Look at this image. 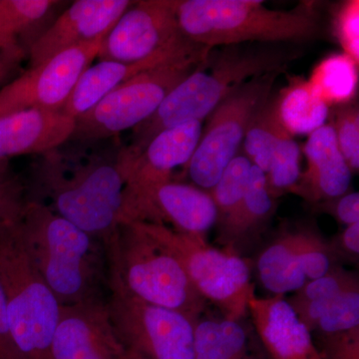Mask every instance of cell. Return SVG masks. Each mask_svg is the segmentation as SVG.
<instances>
[{
	"mask_svg": "<svg viewBox=\"0 0 359 359\" xmlns=\"http://www.w3.org/2000/svg\"><path fill=\"white\" fill-rule=\"evenodd\" d=\"M18 228L30 261L60 306L107 299L109 266L103 242L33 199Z\"/></svg>",
	"mask_w": 359,
	"mask_h": 359,
	"instance_id": "1",
	"label": "cell"
},
{
	"mask_svg": "<svg viewBox=\"0 0 359 359\" xmlns=\"http://www.w3.org/2000/svg\"><path fill=\"white\" fill-rule=\"evenodd\" d=\"M214 50V49H212ZM299 50L283 44L250 43L223 46L165 98L157 111L134 128L127 148L137 155L163 130L209 117L231 92L252 78L283 71L299 57Z\"/></svg>",
	"mask_w": 359,
	"mask_h": 359,
	"instance_id": "2",
	"label": "cell"
},
{
	"mask_svg": "<svg viewBox=\"0 0 359 359\" xmlns=\"http://www.w3.org/2000/svg\"><path fill=\"white\" fill-rule=\"evenodd\" d=\"M35 171L36 188L49 208L107 244L120 224L126 173L121 156L45 153Z\"/></svg>",
	"mask_w": 359,
	"mask_h": 359,
	"instance_id": "3",
	"label": "cell"
},
{
	"mask_svg": "<svg viewBox=\"0 0 359 359\" xmlns=\"http://www.w3.org/2000/svg\"><path fill=\"white\" fill-rule=\"evenodd\" d=\"M259 0H176L180 29L187 39L215 49L245 43L302 42L318 36L320 16L306 2L276 11Z\"/></svg>",
	"mask_w": 359,
	"mask_h": 359,
	"instance_id": "4",
	"label": "cell"
},
{
	"mask_svg": "<svg viewBox=\"0 0 359 359\" xmlns=\"http://www.w3.org/2000/svg\"><path fill=\"white\" fill-rule=\"evenodd\" d=\"M105 245L109 273L127 292L149 304L183 313L197 323L205 299L182 264L138 224H120Z\"/></svg>",
	"mask_w": 359,
	"mask_h": 359,
	"instance_id": "5",
	"label": "cell"
},
{
	"mask_svg": "<svg viewBox=\"0 0 359 359\" xmlns=\"http://www.w3.org/2000/svg\"><path fill=\"white\" fill-rule=\"evenodd\" d=\"M0 285L23 359H53L52 339L60 304L30 261L18 224L0 226Z\"/></svg>",
	"mask_w": 359,
	"mask_h": 359,
	"instance_id": "6",
	"label": "cell"
},
{
	"mask_svg": "<svg viewBox=\"0 0 359 359\" xmlns=\"http://www.w3.org/2000/svg\"><path fill=\"white\" fill-rule=\"evenodd\" d=\"M135 223L182 264L201 297L218 306L226 320L238 321L247 313L255 292L245 259L211 247L205 238L181 233L166 224Z\"/></svg>",
	"mask_w": 359,
	"mask_h": 359,
	"instance_id": "7",
	"label": "cell"
},
{
	"mask_svg": "<svg viewBox=\"0 0 359 359\" xmlns=\"http://www.w3.org/2000/svg\"><path fill=\"white\" fill-rule=\"evenodd\" d=\"M209 58L167 63L131 78L75 119L71 138L98 141L136 128L154 114L175 87Z\"/></svg>",
	"mask_w": 359,
	"mask_h": 359,
	"instance_id": "8",
	"label": "cell"
},
{
	"mask_svg": "<svg viewBox=\"0 0 359 359\" xmlns=\"http://www.w3.org/2000/svg\"><path fill=\"white\" fill-rule=\"evenodd\" d=\"M283 71L252 78L224 98L209 115L186 170L203 190L214 188L224 170L240 152L250 123L273 94Z\"/></svg>",
	"mask_w": 359,
	"mask_h": 359,
	"instance_id": "9",
	"label": "cell"
},
{
	"mask_svg": "<svg viewBox=\"0 0 359 359\" xmlns=\"http://www.w3.org/2000/svg\"><path fill=\"white\" fill-rule=\"evenodd\" d=\"M107 304L127 351L148 359H194L196 323L183 313L134 297L110 273Z\"/></svg>",
	"mask_w": 359,
	"mask_h": 359,
	"instance_id": "10",
	"label": "cell"
},
{
	"mask_svg": "<svg viewBox=\"0 0 359 359\" xmlns=\"http://www.w3.org/2000/svg\"><path fill=\"white\" fill-rule=\"evenodd\" d=\"M212 51L181 32L176 0H141L133 1L105 35L98 58L136 63L166 54L209 57Z\"/></svg>",
	"mask_w": 359,
	"mask_h": 359,
	"instance_id": "11",
	"label": "cell"
},
{
	"mask_svg": "<svg viewBox=\"0 0 359 359\" xmlns=\"http://www.w3.org/2000/svg\"><path fill=\"white\" fill-rule=\"evenodd\" d=\"M104 37L60 52L0 90V118L20 111H61L78 79L98 57Z\"/></svg>",
	"mask_w": 359,
	"mask_h": 359,
	"instance_id": "12",
	"label": "cell"
},
{
	"mask_svg": "<svg viewBox=\"0 0 359 359\" xmlns=\"http://www.w3.org/2000/svg\"><path fill=\"white\" fill-rule=\"evenodd\" d=\"M130 222L171 224L174 230L204 238L218 222V210L209 191L169 181L124 198L121 224Z\"/></svg>",
	"mask_w": 359,
	"mask_h": 359,
	"instance_id": "13",
	"label": "cell"
},
{
	"mask_svg": "<svg viewBox=\"0 0 359 359\" xmlns=\"http://www.w3.org/2000/svg\"><path fill=\"white\" fill-rule=\"evenodd\" d=\"M51 351L53 359H124L107 299L60 306Z\"/></svg>",
	"mask_w": 359,
	"mask_h": 359,
	"instance_id": "14",
	"label": "cell"
},
{
	"mask_svg": "<svg viewBox=\"0 0 359 359\" xmlns=\"http://www.w3.org/2000/svg\"><path fill=\"white\" fill-rule=\"evenodd\" d=\"M203 122L189 121L163 130L139 154L123 149L121 155L126 173L124 198L172 181L176 168L187 166L197 148Z\"/></svg>",
	"mask_w": 359,
	"mask_h": 359,
	"instance_id": "15",
	"label": "cell"
},
{
	"mask_svg": "<svg viewBox=\"0 0 359 359\" xmlns=\"http://www.w3.org/2000/svg\"><path fill=\"white\" fill-rule=\"evenodd\" d=\"M132 4L129 0H77L30 45V67L105 36Z\"/></svg>",
	"mask_w": 359,
	"mask_h": 359,
	"instance_id": "16",
	"label": "cell"
},
{
	"mask_svg": "<svg viewBox=\"0 0 359 359\" xmlns=\"http://www.w3.org/2000/svg\"><path fill=\"white\" fill-rule=\"evenodd\" d=\"M248 311L271 359H323L311 330L283 295L262 299L254 294Z\"/></svg>",
	"mask_w": 359,
	"mask_h": 359,
	"instance_id": "17",
	"label": "cell"
},
{
	"mask_svg": "<svg viewBox=\"0 0 359 359\" xmlns=\"http://www.w3.org/2000/svg\"><path fill=\"white\" fill-rule=\"evenodd\" d=\"M75 119L61 111L28 109L0 118V159L45 154L72 137Z\"/></svg>",
	"mask_w": 359,
	"mask_h": 359,
	"instance_id": "18",
	"label": "cell"
},
{
	"mask_svg": "<svg viewBox=\"0 0 359 359\" xmlns=\"http://www.w3.org/2000/svg\"><path fill=\"white\" fill-rule=\"evenodd\" d=\"M304 153L308 169L302 175L295 193L311 202L337 199L347 193L353 172L340 152L330 125L309 135Z\"/></svg>",
	"mask_w": 359,
	"mask_h": 359,
	"instance_id": "19",
	"label": "cell"
},
{
	"mask_svg": "<svg viewBox=\"0 0 359 359\" xmlns=\"http://www.w3.org/2000/svg\"><path fill=\"white\" fill-rule=\"evenodd\" d=\"M194 58L207 60L209 57L166 54L136 63L100 60L95 65H90L82 73L61 112L73 119H77L79 116L92 109L113 90L141 72L167 63Z\"/></svg>",
	"mask_w": 359,
	"mask_h": 359,
	"instance_id": "20",
	"label": "cell"
},
{
	"mask_svg": "<svg viewBox=\"0 0 359 359\" xmlns=\"http://www.w3.org/2000/svg\"><path fill=\"white\" fill-rule=\"evenodd\" d=\"M309 233H292L278 238L257 261L259 280L275 295L299 292L308 283L302 266V250Z\"/></svg>",
	"mask_w": 359,
	"mask_h": 359,
	"instance_id": "21",
	"label": "cell"
},
{
	"mask_svg": "<svg viewBox=\"0 0 359 359\" xmlns=\"http://www.w3.org/2000/svg\"><path fill=\"white\" fill-rule=\"evenodd\" d=\"M276 110L287 133L309 135L325 125L330 108L314 91L308 79L290 77L276 96Z\"/></svg>",
	"mask_w": 359,
	"mask_h": 359,
	"instance_id": "22",
	"label": "cell"
},
{
	"mask_svg": "<svg viewBox=\"0 0 359 359\" xmlns=\"http://www.w3.org/2000/svg\"><path fill=\"white\" fill-rule=\"evenodd\" d=\"M194 359H255L247 334L238 321L198 320L194 332Z\"/></svg>",
	"mask_w": 359,
	"mask_h": 359,
	"instance_id": "23",
	"label": "cell"
},
{
	"mask_svg": "<svg viewBox=\"0 0 359 359\" xmlns=\"http://www.w3.org/2000/svg\"><path fill=\"white\" fill-rule=\"evenodd\" d=\"M328 107L353 102L358 93V65L344 53L323 59L308 79Z\"/></svg>",
	"mask_w": 359,
	"mask_h": 359,
	"instance_id": "24",
	"label": "cell"
},
{
	"mask_svg": "<svg viewBox=\"0 0 359 359\" xmlns=\"http://www.w3.org/2000/svg\"><path fill=\"white\" fill-rule=\"evenodd\" d=\"M285 132L276 110V96H271L250 123L241 148L243 154L255 167L268 173L273 150Z\"/></svg>",
	"mask_w": 359,
	"mask_h": 359,
	"instance_id": "25",
	"label": "cell"
},
{
	"mask_svg": "<svg viewBox=\"0 0 359 359\" xmlns=\"http://www.w3.org/2000/svg\"><path fill=\"white\" fill-rule=\"evenodd\" d=\"M275 198L269 193L266 174L252 165L244 200L237 216L226 229V235H244L266 223L275 212Z\"/></svg>",
	"mask_w": 359,
	"mask_h": 359,
	"instance_id": "26",
	"label": "cell"
},
{
	"mask_svg": "<svg viewBox=\"0 0 359 359\" xmlns=\"http://www.w3.org/2000/svg\"><path fill=\"white\" fill-rule=\"evenodd\" d=\"M252 164L242 152L229 163L211 194L217 210L218 221L226 229L237 216L249 183Z\"/></svg>",
	"mask_w": 359,
	"mask_h": 359,
	"instance_id": "27",
	"label": "cell"
},
{
	"mask_svg": "<svg viewBox=\"0 0 359 359\" xmlns=\"http://www.w3.org/2000/svg\"><path fill=\"white\" fill-rule=\"evenodd\" d=\"M301 147L294 136L285 132L273 150L268 173L269 193L273 198L292 192L301 179Z\"/></svg>",
	"mask_w": 359,
	"mask_h": 359,
	"instance_id": "28",
	"label": "cell"
},
{
	"mask_svg": "<svg viewBox=\"0 0 359 359\" xmlns=\"http://www.w3.org/2000/svg\"><path fill=\"white\" fill-rule=\"evenodd\" d=\"M57 4L53 0H0V35L20 36Z\"/></svg>",
	"mask_w": 359,
	"mask_h": 359,
	"instance_id": "29",
	"label": "cell"
},
{
	"mask_svg": "<svg viewBox=\"0 0 359 359\" xmlns=\"http://www.w3.org/2000/svg\"><path fill=\"white\" fill-rule=\"evenodd\" d=\"M316 328L325 335L359 330L358 285L337 294Z\"/></svg>",
	"mask_w": 359,
	"mask_h": 359,
	"instance_id": "30",
	"label": "cell"
},
{
	"mask_svg": "<svg viewBox=\"0 0 359 359\" xmlns=\"http://www.w3.org/2000/svg\"><path fill=\"white\" fill-rule=\"evenodd\" d=\"M27 202L22 180L11 169L9 160L0 159V226L20 224Z\"/></svg>",
	"mask_w": 359,
	"mask_h": 359,
	"instance_id": "31",
	"label": "cell"
},
{
	"mask_svg": "<svg viewBox=\"0 0 359 359\" xmlns=\"http://www.w3.org/2000/svg\"><path fill=\"white\" fill-rule=\"evenodd\" d=\"M330 126L334 129L337 145L353 173L359 170V109L358 103L335 106Z\"/></svg>",
	"mask_w": 359,
	"mask_h": 359,
	"instance_id": "32",
	"label": "cell"
},
{
	"mask_svg": "<svg viewBox=\"0 0 359 359\" xmlns=\"http://www.w3.org/2000/svg\"><path fill=\"white\" fill-rule=\"evenodd\" d=\"M334 29L344 53L359 65L358 0H348L337 6L334 11Z\"/></svg>",
	"mask_w": 359,
	"mask_h": 359,
	"instance_id": "33",
	"label": "cell"
},
{
	"mask_svg": "<svg viewBox=\"0 0 359 359\" xmlns=\"http://www.w3.org/2000/svg\"><path fill=\"white\" fill-rule=\"evenodd\" d=\"M358 285L355 280L347 273L330 269L327 275L306 283L290 302H306L328 299Z\"/></svg>",
	"mask_w": 359,
	"mask_h": 359,
	"instance_id": "34",
	"label": "cell"
},
{
	"mask_svg": "<svg viewBox=\"0 0 359 359\" xmlns=\"http://www.w3.org/2000/svg\"><path fill=\"white\" fill-rule=\"evenodd\" d=\"M28 49L18 35H0V90L21 74Z\"/></svg>",
	"mask_w": 359,
	"mask_h": 359,
	"instance_id": "35",
	"label": "cell"
},
{
	"mask_svg": "<svg viewBox=\"0 0 359 359\" xmlns=\"http://www.w3.org/2000/svg\"><path fill=\"white\" fill-rule=\"evenodd\" d=\"M325 337L323 359H359V330Z\"/></svg>",
	"mask_w": 359,
	"mask_h": 359,
	"instance_id": "36",
	"label": "cell"
},
{
	"mask_svg": "<svg viewBox=\"0 0 359 359\" xmlns=\"http://www.w3.org/2000/svg\"><path fill=\"white\" fill-rule=\"evenodd\" d=\"M0 359H23L14 341L8 313L6 295L0 285Z\"/></svg>",
	"mask_w": 359,
	"mask_h": 359,
	"instance_id": "37",
	"label": "cell"
},
{
	"mask_svg": "<svg viewBox=\"0 0 359 359\" xmlns=\"http://www.w3.org/2000/svg\"><path fill=\"white\" fill-rule=\"evenodd\" d=\"M334 215L339 222L349 226L359 222V194L351 192L337 198Z\"/></svg>",
	"mask_w": 359,
	"mask_h": 359,
	"instance_id": "38",
	"label": "cell"
},
{
	"mask_svg": "<svg viewBox=\"0 0 359 359\" xmlns=\"http://www.w3.org/2000/svg\"><path fill=\"white\" fill-rule=\"evenodd\" d=\"M340 242L344 245V249L351 254H359V222L358 223L349 224L346 226V230L342 233L340 237Z\"/></svg>",
	"mask_w": 359,
	"mask_h": 359,
	"instance_id": "39",
	"label": "cell"
},
{
	"mask_svg": "<svg viewBox=\"0 0 359 359\" xmlns=\"http://www.w3.org/2000/svg\"><path fill=\"white\" fill-rule=\"evenodd\" d=\"M124 359H148L144 358V356L140 355V354L133 353V351H127L126 356H125Z\"/></svg>",
	"mask_w": 359,
	"mask_h": 359,
	"instance_id": "40",
	"label": "cell"
}]
</instances>
